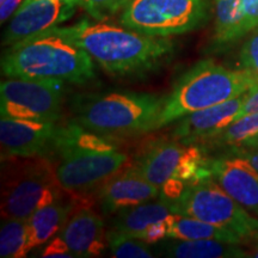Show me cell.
<instances>
[{
    "label": "cell",
    "instance_id": "obj_1",
    "mask_svg": "<svg viewBox=\"0 0 258 258\" xmlns=\"http://www.w3.org/2000/svg\"><path fill=\"white\" fill-rule=\"evenodd\" d=\"M50 30L85 50L106 73L115 77L148 76L169 62L175 53L173 43L166 37L86 19Z\"/></svg>",
    "mask_w": 258,
    "mask_h": 258
},
{
    "label": "cell",
    "instance_id": "obj_2",
    "mask_svg": "<svg viewBox=\"0 0 258 258\" xmlns=\"http://www.w3.org/2000/svg\"><path fill=\"white\" fill-rule=\"evenodd\" d=\"M64 191L88 192L99 188L127 164L109 139L83 128L77 122L59 125L50 150L44 156Z\"/></svg>",
    "mask_w": 258,
    "mask_h": 258
},
{
    "label": "cell",
    "instance_id": "obj_3",
    "mask_svg": "<svg viewBox=\"0 0 258 258\" xmlns=\"http://www.w3.org/2000/svg\"><path fill=\"white\" fill-rule=\"evenodd\" d=\"M3 76L83 85L95 78L93 59L82 48L48 30L17 42L2 57Z\"/></svg>",
    "mask_w": 258,
    "mask_h": 258
},
{
    "label": "cell",
    "instance_id": "obj_4",
    "mask_svg": "<svg viewBox=\"0 0 258 258\" xmlns=\"http://www.w3.org/2000/svg\"><path fill=\"white\" fill-rule=\"evenodd\" d=\"M165 98L140 92L77 95L71 99L73 121L104 138L131 137L157 129Z\"/></svg>",
    "mask_w": 258,
    "mask_h": 258
},
{
    "label": "cell",
    "instance_id": "obj_5",
    "mask_svg": "<svg viewBox=\"0 0 258 258\" xmlns=\"http://www.w3.org/2000/svg\"><path fill=\"white\" fill-rule=\"evenodd\" d=\"M257 83V77L244 70H228L211 59L200 61L177 80L172 92L165 98L157 129L194 111L244 95Z\"/></svg>",
    "mask_w": 258,
    "mask_h": 258
},
{
    "label": "cell",
    "instance_id": "obj_6",
    "mask_svg": "<svg viewBox=\"0 0 258 258\" xmlns=\"http://www.w3.org/2000/svg\"><path fill=\"white\" fill-rule=\"evenodd\" d=\"M145 178L160 190V199L170 203L186 185L211 176L208 159L195 145L179 141H154L135 161Z\"/></svg>",
    "mask_w": 258,
    "mask_h": 258
},
{
    "label": "cell",
    "instance_id": "obj_7",
    "mask_svg": "<svg viewBox=\"0 0 258 258\" xmlns=\"http://www.w3.org/2000/svg\"><path fill=\"white\" fill-rule=\"evenodd\" d=\"M169 206L172 213L234 232L243 241L258 240V219L251 217L211 176L186 185Z\"/></svg>",
    "mask_w": 258,
    "mask_h": 258
},
{
    "label": "cell",
    "instance_id": "obj_8",
    "mask_svg": "<svg viewBox=\"0 0 258 258\" xmlns=\"http://www.w3.org/2000/svg\"><path fill=\"white\" fill-rule=\"evenodd\" d=\"M62 190L47 158H27L3 178L2 217L29 219L37 209L60 201Z\"/></svg>",
    "mask_w": 258,
    "mask_h": 258
},
{
    "label": "cell",
    "instance_id": "obj_9",
    "mask_svg": "<svg viewBox=\"0 0 258 258\" xmlns=\"http://www.w3.org/2000/svg\"><path fill=\"white\" fill-rule=\"evenodd\" d=\"M207 16V0H131L121 24L145 35L169 37L195 30Z\"/></svg>",
    "mask_w": 258,
    "mask_h": 258
},
{
    "label": "cell",
    "instance_id": "obj_10",
    "mask_svg": "<svg viewBox=\"0 0 258 258\" xmlns=\"http://www.w3.org/2000/svg\"><path fill=\"white\" fill-rule=\"evenodd\" d=\"M63 84L29 78H9L0 86L2 117L57 122Z\"/></svg>",
    "mask_w": 258,
    "mask_h": 258
},
{
    "label": "cell",
    "instance_id": "obj_11",
    "mask_svg": "<svg viewBox=\"0 0 258 258\" xmlns=\"http://www.w3.org/2000/svg\"><path fill=\"white\" fill-rule=\"evenodd\" d=\"M76 5V0H24L6 28L3 44L11 47L57 27L72 17Z\"/></svg>",
    "mask_w": 258,
    "mask_h": 258
},
{
    "label": "cell",
    "instance_id": "obj_12",
    "mask_svg": "<svg viewBox=\"0 0 258 258\" xmlns=\"http://www.w3.org/2000/svg\"><path fill=\"white\" fill-rule=\"evenodd\" d=\"M57 131L59 125L56 122L2 117L0 145L3 160L44 157L50 150Z\"/></svg>",
    "mask_w": 258,
    "mask_h": 258
},
{
    "label": "cell",
    "instance_id": "obj_13",
    "mask_svg": "<svg viewBox=\"0 0 258 258\" xmlns=\"http://www.w3.org/2000/svg\"><path fill=\"white\" fill-rule=\"evenodd\" d=\"M209 175L247 211L258 213V171L232 152L208 159Z\"/></svg>",
    "mask_w": 258,
    "mask_h": 258
},
{
    "label": "cell",
    "instance_id": "obj_14",
    "mask_svg": "<svg viewBox=\"0 0 258 258\" xmlns=\"http://www.w3.org/2000/svg\"><path fill=\"white\" fill-rule=\"evenodd\" d=\"M159 195L160 190L141 175L135 164L121 169L98 188L99 205L106 215L153 201Z\"/></svg>",
    "mask_w": 258,
    "mask_h": 258
},
{
    "label": "cell",
    "instance_id": "obj_15",
    "mask_svg": "<svg viewBox=\"0 0 258 258\" xmlns=\"http://www.w3.org/2000/svg\"><path fill=\"white\" fill-rule=\"evenodd\" d=\"M244 95L179 118L172 137L183 145L205 144L239 117Z\"/></svg>",
    "mask_w": 258,
    "mask_h": 258
},
{
    "label": "cell",
    "instance_id": "obj_16",
    "mask_svg": "<svg viewBox=\"0 0 258 258\" xmlns=\"http://www.w3.org/2000/svg\"><path fill=\"white\" fill-rule=\"evenodd\" d=\"M171 213L169 203L164 200L148 201L118 211L112 228L147 244H156L167 238L166 218Z\"/></svg>",
    "mask_w": 258,
    "mask_h": 258
},
{
    "label": "cell",
    "instance_id": "obj_17",
    "mask_svg": "<svg viewBox=\"0 0 258 258\" xmlns=\"http://www.w3.org/2000/svg\"><path fill=\"white\" fill-rule=\"evenodd\" d=\"M59 235L76 257L101 256L108 245L104 222L90 208H79L66 221Z\"/></svg>",
    "mask_w": 258,
    "mask_h": 258
},
{
    "label": "cell",
    "instance_id": "obj_18",
    "mask_svg": "<svg viewBox=\"0 0 258 258\" xmlns=\"http://www.w3.org/2000/svg\"><path fill=\"white\" fill-rule=\"evenodd\" d=\"M159 253L175 258H243L246 251L240 244L230 241L201 239L164 241L159 246Z\"/></svg>",
    "mask_w": 258,
    "mask_h": 258
},
{
    "label": "cell",
    "instance_id": "obj_19",
    "mask_svg": "<svg viewBox=\"0 0 258 258\" xmlns=\"http://www.w3.org/2000/svg\"><path fill=\"white\" fill-rule=\"evenodd\" d=\"M167 238L178 240L213 239L241 244L243 239L234 232L208 224L189 215L171 213L166 218Z\"/></svg>",
    "mask_w": 258,
    "mask_h": 258
},
{
    "label": "cell",
    "instance_id": "obj_20",
    "mask_svg": "<svg viewBox=\"0 0 258 258\" xmlns=\"http://www.w3.org/2000/svg\"><path fill=\"white\" fill-rule=\"evenodd\" d=\"M72 208V205H64L60 200L37 209L34 214H31V217L28 219L30 250L46 244L54 235L59 233L69 220Z\"/></svg>",
    "mask_w": 258,
    "mask_h": 258
},
{
    "label": "cell",
    "instance_id": "obj_21",
    "mask_svg": "<svg viewBox=\"0 0 258 258\" xmlns=\"http://www.w3.org/2000/svg\"><path fill=\"white\" fill-rule=\"evenodd\" d=\"M215 28L213 46L225 48L246 35L241 0H214Z\"/></svg>",
    "mask_w": 258,
    "mask_h": 258
},
{
    "label": "cell",
    "instance_id": "obj_22",
    "mask_svg": "<svg viewBox=\"0 0 258 258\" xmlns=\"http://www.w3.org/2000/svg\"><path fill=\"white\" fill-rule=\"evenodd\" d=\"M29 251L28 219H5L0 231V257L22 258Z\"/></svg>",
    "mask_w": 258,
    "mask_h": 258
},
{
    "label": "cell",
    "instance_id": "obj_23",
    "mask_svg": "<svg viewBox=\"0 0 258 258\" xmlns=\"http://www.w3.org/2000/svg\"><path fill=\"white\" fill-rule=\"evenodd\" d=\"M258 134V111L238 117L224 131L209 139L205 144L211 147L231 148Z\"/></svg>",
    "mask_w": 258,
    "mask_h": 258
},
{
    "label": "cell",
    "instance_id": "obj_24",
    "mask_svg": "<svg viewBox=\"0 0 258 258\" xmlns=\"http://www.w3.org/2000/svg\"><path fill=\"white\" fill-rule=\"evenodd\" d=\"M108 246L111 256L116 258H152L153 253L147 247V243L129 237L122 232L111 228L106 232Z\"/></svg>",
    "mask_w": 258,
    "mask_h": 258
},
{
    "label": "cell",
    "instance_id": "obj_25",
    "mask_svg": "<svg viewBox=\"0 0 258 258\" xmlns=\"http://www.w3.org/2000/svg\"><path fill=\"white\" fill-rule=\"evenodd\" d=\"M131 0H77L78 5L97 21H105L123 10Z\"/></svg>",
    "mask_w": 258,
    "mask_h": 258
},
{
    "label": "cell",
    "instance_id": "obj_26",
    "mask_svg": "<svg viewBox=\"0 0 258 258\" xmlns=\"http://www.w3.org/2000/svg\"><path fill=\"white\" fill-rule=\"evenodd\" d=\"M239 63L241 70L246 71L258 78V28L247 38L239 51Z\"/></svg>",
    "mask_w": 258,
    "mask_h": 258
},
{
    "label": "cell",
    "instance_id": "obj_27",
    "mask_svg": "<svg viewBox=\"0 0 258 258\" xmlns=\"http://www.w3.org/2000/svg\"><path fill=\"white\" fill-rule=\"evenodd\" d=\"M41 257H60V258H74V253L71 251L69 245L66 244L60 235L53 238L41 252Z\"/></svg>",
    "mask_w": 258,
    "mask_h": 258
},
{
    "label": "cell",
    "instance_id": "obj_28",
    "mask_svg": "<svg viewBox=\"0 0 258 258\" xmlns=\"http://www.w3.org/2000/svg\"><path fill=\"white\" fill-rule=\"evenodd\" d=\"M241 14L246 34L258 28V0H241Z\"/></svg>",
    "mask_w": 258,
    "mask_h": 258
},
{
    "label": "cell",
    "instance_id": "obj_29",
    "mask_svg": "<svg viewBox=\"0 0 258 258\" xmlns=\"http://www.w3.org/2000/svg\"><path fill=\"white\" fill-rule=\"evenodd\" d=\"M258 111V83L251 88L249 91L245 93L244 103L241 106V111L239 117L243 115L251 114V112Z\"/></svg>",
    "mask_w": 258,
    "mask_h": 258
},
{
    "label": "cell",
    "instance_id": "obj_30",
    "mask_svg": "<svg viewBox=\"0 0 258 258\" xmlns=\"http://www.w3.org/2000/svg\"><path fill=\"white\" fill-rule=\"evenodd\" d=\"M228 152H232L243 157L258 171V148H245V147H231Z\"/></svg>",
    "mask_w": 258,
    "mask_h": 258
},
{
    "label": "cell",
    "instance_id": "obj_31",
    "mask_svg": "<svg viewBox=\"0 0 258 258\" xmlns=\"http://www.w3.org/2000/svg\"><path fill=\"white\" fill-rule=\"evenodd\" d=\"M23 3L24 0H5L4 3H2L0 4V21H2V23H4L9 17H11L21 8Z\"/></svg>",
    "mask_w": 258,
    "mask_h": 258
},
{
    "label": "cell",
    "instance_id": "obj_32",
    "mask_svg": "<svg viewBox=\"0 0 258 258\" xmlns=\"http://www.w3.org/2000/svg\"><path fill=\"white\" fill-rule=\"evenodd\" d=\"M234 147H245V148H258V134L253 135L252 138L245 140L243 144L238 145V146Z\"/></svg>",
    "mask_w": 258,
    "mask_h": 258
},
{
    "label": "cell",
    "instance_id": "obj_33",
    "mask_svg": "<svg viewBox=\"0 0 258 258\" xmlns=\"http://www.w3.org/2000/svg\"><path fill=\"white\" fill-rule=\"evenodd\" d=\"M254 257H257V258H258V251H257L256 253H254Z\"/></svg>",
    "mask_w": 258,
    "mask_h": 258
},
{
    "label": "cell",
    "instance_id": "obj_34",
    "mask_svg": "<svg viewBox=\"0 0 258 258\" xmlns=\"http://www.w3.org/2000/svg\"><path fill=\"white\" fill-rule=\"evenodd\" d=\"M5 2V0H0V4H2V3H4Z\"/></svg>",
    "mask_w": 258,
    "mask_h": 258
},
{
    "label": "cell",
    "instance_id": "obj_35",
    "mask_svg": "<svg viewBox=\"0 0 258 258\" xmlns=\"http://www.w3.org/2000/svg\"><path fill=\"white\" fill-rule=\"evenodd\" d=\"M256 215H258V213H257V214H256Z\"/></svg>",
    "mask_w": 258,
    "mask_h": 258
}]
</instances>
